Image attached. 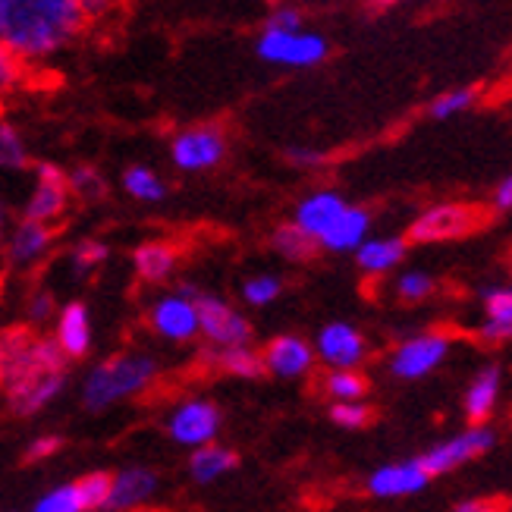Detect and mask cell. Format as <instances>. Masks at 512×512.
I'll return each mask as SVG.
<instances>
[{
	"instance_id": "cell-1",
	"label": "cell",
	"mask_w": 512,
	"mask_h": 512,
	"mask_svg": "<svg viewBox=\"0 0 512 512\" xmlns=\"http://www.w3.org/2000/svg\"><path fill=\"white\" fill-rule=\"evenodd\" d=\"M0 387L16 415H35L66 387V355L57 340L26 327L0 330Z\"/></svg>"
},
{
	"instance_id": "cell-2",
	"label": "cell",
	"mask_w": 512,
	"mask_h": 512,
	"mask_svg": "<svg viewBox=\"0 0 512 512\" xmlns=\"http://www.w3.org/2000/svg\"><path fill=\"white\" fill-rule=\"evenodd\" d=\"M76 0H0V44L16 60H48L82 32Z\"/></svg>"
},
{
	"instance_id": "cell-3",
	"label": "cell",
	"mask_w": 512,
	"mask_h": 512,
	"mask_svg": "<svg viewBox=\"0 0 512 512\" xmlns=\"http://www.w3.org/2000/svg\"><path fill=\"white\" fill-rule=\"evenodd\" d=\"M161 365L145 352H120L95 365L82 381V406L88 412H104L120 399H132L154 387Z\"/></svg>"
},
{
	"instance_id": "cell-4",
	"label": "cell",
	"mask_w": 512,
	"mask_h": 512,
	"mask_svg": "<svg viewBox=\"0 0 512 512\" xmlns=\"http://www.w3.org/2000/svg\"><path fill=\"white\" fill-rule=\"evenodd\" d=\"M198 289L192 283H180L170 293L158 296L148 308V324L167 343H189L198 337Z\"/></svg>"
},
{
	"instance_id": "cell-5",
	"label": "cell",
	"mask_w": 512,
	"mask_h": 512,
	"mask_svg": "<svg viewBox=\"0 0 512 512\" xmlns=\"http://www.w3.org/2000/svg\"><path fill=\"white\" fill-rule=\"evenodd\" d=\"M258 57L286 70H308L327 57V41L305 29H264L258 38Z\"/></svg>"
},
{
	"instance_id": "cell-6",
	"label": "cell",
	"mask_w": 512,
	"mask_h": 512,
	"mask_svg": "<svg viewBox=\"0 0 512 512\" xmlns=\"http://www.w3.org/2000/svg\"><path fill=\"white\" fill-rule=\"evenodd\" d=\"M220 425H224V415L220 409L205 396H192L176 403L167 415V434L176 447H205V443H214L220 434Z\"/></svg>"
},
{
	"instance_id": "cell-7",
	"label": "cell",
	"mask_w": 512,
	"mask_h": 512,
	"mask_svg": "<svg viewBox=\"0 0 512 512\" xmlns=\"http://www.w3.org/2000/svg\"><path fill=\"white\" fill-rule=\"evenodd\" d=\"M195 305H198V337H205L214 349L252 343V324L246 321V315L227 305L220 296L198 293Z\"/></svg>"
},
{
	"instance_id": "cell-8",
	"label": "cell",
	"mask_w": 512,
	"mask_h": 512,
	"mask_svg": "<svg viewBox=\"0 0 512 512\" xmlns=\"http://www.w3.org/2000/svg\"><path fill=\"white\" fill-rule=\"evenodd\" d=\"M481 220H484V211H478L475 205H459V202L434 205L415 217V224L409 227V239L412 242L459 239V236H469L472 230H478Z\"/></svg>"
},
{
	"instance_id": "cell-9",
	"label": "cell",
	"mask_w": 512,
	"mask_h": 512,
	"mask_svg": "<svg viewBox=\"0 0 512 512\" xmlns=\"http://www.w3.org/2000/svg\"><path fill=\"white\" fill-rule=\"evenodd\" d=\"M227 158V136L217 126H189L170 142V161L186 173H202Z\"/></svg>"
},
{
	"instance_id": "cell-10",
	"label": "cell",
	"mask_w": 512,
	"mask_h": 512,
	"mask_svg": "<svg viewBox=\"0 0 512 512\" xmlns=\"http://www.w3.org/2000/svg\"><path fill=\"white\" fill-rule=\"evenodd\" d=\"M450 355V337L443 333H418L403 340L390 355V374L399 381H421L443 365Z\"/></svg>"
},
{
	"instance_id": "cell-11",
	"label": "cell",
	"mask_w": 512,
	"mask_h": 512,
	"mask_svg": "<svg viewBox=\"0 0 512 512\" xmlns=\"http://www.w3.org/2000/svg\"><path fill=\"white\" fill-rule=\"evenodd\" d=\"M491 447H494V434L475 425L469 431H462V434H456L450 440L437 443V447H431L425 456H418V462L425 465V469L431 472V478H434V475H447V472L459 469V465L484 456Z\"/></svg>"
},
{
	"instance_id": "cell-12",
	"label": "cell",
	"mask_w": 512,
	"mask_h": 512,
	"mask_svg": "<svg viewBox=\"0 0 512 512\" xmlns=\"http://www.w3.org/2000/svg\"><path fill=\"white\" fill-rule=\"evenodd\" d=\"M368 355V343L359 327L346 321H333L318 330L315 359L327 368H359Z\"/></svg>"
},
{
	"instance_id": "cell-13",
	"label": "cell",
	"mask_w": 512,
	"mask_h": 512,
	"mask_svg": "<svg viewBox=\"0 0 512 512\" xmlns=\"http://www.w3.org/2000/svg\"><path fill=\"white\" fill-rule=\"evenodd\" d=\"M66 205H70V183H66V173L54 164H38L35 186L26 198V217L54 227L63 217Z\"/></svg>"
},
{
	"instance_id": "cell-14",
	"label": "cell",
	"mask_w": 512,
	"mask_h": 512,
	"mask_svg": "<svg viewBox=\"0 0 512 512\" xmlns=\"http://www.w3.org/2000/svg\"><path fill=\"white\" fill-rule=\"evenodd\" d=\"M51 249H54L51 224L22 217V224H16L4 239V261L13 271H32L35 264H41L51 255Z\"/></svg>"
},
{
	"instance_id": "cell-15",
	"label": "cell",
	"mask_w": 512,
	"mask_h": 512,
	"mask_svg": "<svg viewBox=\"0 0 512 512\" xmlns=\"http://www.w3.org/2000/svg\"><path fill=\"white\" fill-rule=\"evenodd\" d=\"M428 484H431V472L418 459L390 462V465H381L377 472H371L368 494L377 500H403V497L421 494Z\"/></svg>"
},
{
	"instance_id": "cell-16",
	"label": "cell",
	"mask_w": 512,
	"mask_h": 512,
	"mask_svg": "<svg viewBox=\"0 0 512 512\" xmlns=\"http://www.w3.org/2000/svg\"><path fill=\"white\" fill-rule=\"evenodd\" d=\"M264 371L280 377V381H299L311 368H315V346L308 340L296 337V333H283V337H274L267 343V349L261 352Z\"/></svg>"
},
{
	"instance_id": "cell-17",
	"label": "cell",
	"mask_w": 512,
	"mask_h": 512,
	"mask_svg": "<svg viewBox=\"0 0 512 512\" xmlns=\"http://www.w3.org/2000/svg\"><path fill=\"white\" fill-rule=\"evenodd\" d=\"M161 478L158 472L145 469V465H132V469H123L120 475L110 478V491L104 500L107 512H126V509H139L145 506L154 494H158Z\"/></svg>"
},
{
	"instance_id": "cell-18",
	"label": "cell",
	"mask_w": 512,
	"mask_h": 512,
	"mask_svg": "<svg viewBox=\"0 0 512 512\" xmlns=\"http://www.w3.org/2000/svg\"><path fill=\"white\" fill-rule=\"evenodd\" d=\"M54 340L63 349L66 359H82L92 349L95 330H92V315L82 302H70L63 305V311L57 315V327H54Z\"/></svg>"
},
{
	"instance_id": "cell-19",
	"label": "cell",
	"mask_w": 512,
	"mask_h": 512,
	"mask_svg": "<svg viewBox=\"0 0 512 512\" xmlns=\"http://www.w3.org/2000/svg\"><path fill=\"white\" fill-rule=\"evenodd\" d=\"M346 208V198L340 192H333V189H318V192H311L305 195L302 202L296 205V214H293V224L308 233L311 239H321V233L337 220V214Z\"/></svg>"
},
{
	"instance_id": "cell-20",
	"label": "cell",
	"mask_w": 512,
	"mask_h": 512,
	"mask_svg": "<svg viewBox=\"0 0 512 512\" xmlns=\"http://www.w3.org/2000/svg\"><path fill=\"white\" fill-rule=\"evenodd\" d=\"M368 230H371V214L365 208L346 205L337 214V220L321 233L318 246L327 252H355L362 246V239H368Z\"/></svg>"
},
{
	"instance_id": "cell-21",
	"label": "cell",
	"mask_w": 512,
	"mask_h": 512,
	"mask_svg": "<svg viewBox=\"0 0 512 512\" xmlns=\"http://www.w3.org/2000/svg\"><path fill=\"white\" fill-rule=\"evenodd\" d=\"M406 258V239L399 236H377V239H362V246L355 249V261L365 274L381 277L396 271Z\"/></svg>"
},
{
	"instance_id": "cell-22",
	"label": "cell",
	"mask_w": 512,
	"mask_h": 512,
	"mask_svg": "<svg viewBox=\"0 0 512 512\" xmlns=\"http://www.w3.org/2000/svg\"><path fill=\"white\" fill-rule=\"evenodd\" d=\"M176 264H180V252L170 242H142L132 255V267H136V274L145 280V283H164L176 274Z\"/></svg>"
},
{
	"instance_id": "cell-23",
	"label": "cell",
	"mask_w": 512,
	"mask_h": 512,
	"mask_svg": "<svg viewBox=\"0 0 512 512\" xmlns=\"http://www.w3.org/2000/svg\"><path fill=\"white\" fill-rule=\"evenodd\" d=\"M233 469H236V453L227 447H217V440L205 443V447H195L189 456V478L195 484H214Z\"/></svg>"
},
{
	"instance_id": "cell-24",
	"label": "cell",
	"mask_w": 512,
	"mask_h": 512,
	"mask_svg": "<svg viewBox=\"0 0 512 512\" xmlns=\"http://www.w3.org/2000/svg\"><path fill=\"white\" fill-rule=\"evenodd\" d=\"M500 396V371L491 365L478 371V377L472 381V387L465 390V415H469L472 425H481L484 418H491L494 406Z\"/></svg>"
},
{
	"instance_id": "cell-25",
	"label": "cell",
	"mask_w": 512,
	"mask_h": 512,
	"mask_svg": "<svg viewBox=\"0 0 512 512\" xmlns=\"http://www.w3.org/2000/svg\"><path fill=\"white\" fill-rule=\"evenodd\" d=\"M123 192L129 198H136V202H145V205H158L164 202V195H167V186L158 173H154L151 167H129L123 170Z\"/></svg>"
},
{
	"instance_id": "cell-26",
	"label": "cell",
	"mask_w": 512,
	"mask_h": 512,
	"mask_svg": "<svg viewBox=\"0 0 512 512\" xmlns=\"http://www.w3.org/2000/svg\"><path fill=\"white\" fill-rule=\"evenodd\" d=\"M217 362L230 377H239V381H255V377L264 374V362H261V352H255L249 343L242 346H227V349H217Z\"/></svg>"
},
{
	"instance_id": "cell-27",
	"label": "cell",
	"mask_w": 512,
	"mask_h": 512,
	"mask_svg": "<svg viewBox=\"0 0 512 512\" xmlns=\"http://www.w3.org/2000/svg\"><path fill=\"white\" fill-rule=\"evenodd\" d=\"M32 509L35 512H88V500H85L82 484L73 481V484H60L54 491L41 494Z\"/></svg>"
},
{
	"instance_id": "cell-28",
	"label": "cell",
	"mask_w": 512,
	"mask_h": 512,
	"mask_svg": "<svg viewBox=\"0 0 512 512\" xmlns=\"http://www.w3.org/2000/svg\"><path fill=\"white\" fill-rule=\"evenodd\" d=\"M271 246H274L277 255L286 258V261H305V258H311V252H315L318 242L311 239L308 233H302L296 224H286V227H280V230L274 233Z\"/></svg>"
},
{
	"instance_id": "cell-29",
	"label": "cell",
	"mask_w": 512,
	"mask_h": 512,
	"mask_svg": "<svg viewBox=\"0 0 512 512\" xmlns=\"http://www.w3.org/2000/svg\"><path fill=\"white\" fill-rule=\"evenodd\" d=\"M324 390H327V396L333 399V403H346V399H362L368 384L355 368H330Z\"/></svg>"
},
{
	"instance_id": "cell-30",
	"label": "cell",
	"mask_w": 512,
	"mask_h": 512,
	"mask_svg": "<svg viewBox=\"0 0 512 512\" xmlns=\"http://www.w3.org/2000/svg\"><path fill=\"white\" fill-rule=\"evenodd\" d=\"M29 167V148H26V139H22V132L0 120V170H26Z\"/></svg>"
},
{
	"instance_id": "cell-31",
	"label": "cell",
	"mask_w": 512,
	"mask_h": 512,
	"mask_svg": "<svg viewBox=\"0 0 512 512\" xmlns=\"http://www.w3.org/2000/svg\"><path fill=\"white\" fill-rule=\"evenodd\" d=\"M66 183H70V192L76 198H82V202H98V198L107 192L104 176L95 167H88V164H82V167L66 173Z\"/></svg>"
},
{
	"instance_id": "cell-32",
	"label": "cell",
	"mask_w": 512,
	"mask_h": 512,
	"mask_svg": "<svg viewBox=\"0 0 512 512\" xmlns=\"http://www.w3.org/2000/svg\"><path fill=\"white\" fill-rule=\"evenodd\" d=\"M104 261H107V246L101 239H82L70 252V264L79 277H92Z\"/></svg>"
},
{
	"instance_id": "cell-33",
	"label": "cell",
	"mask_w": 512,
	"mask_h": 512,
	"mask_svg": "<svg viewBox=\"0 0 512 512\" xmlns=\"http://www.w3.org/2000/svg\"><path fill=\"white\" fill-rule=\"evenodd\" d=\"M280 293H283V280L277 274H255L242 283V299H246V305H255V308L271 305Z\"/></svg>"
},
{
	"instance_id": "cell-34",
	"label": "cell",
	"mask_w": 512,
	"mask_h": 512,
	"mask_svg": "<svg viewBox=\"0 0 512 512\" xmlns=\"http://www.w3.org/2000/svg\"><path fill=\"white\" fill-rule=\"evenodd\" d=\"M330 421L340 425L346 431H359L371 421V409L362 403V399H346V403H333L330 406Z\"/></svg>"
},
{
	"instance_id": "cell-35",
	"label": "cell",
	"mask_w": 512,
	"mask_h": 512,
	"mask_svg": "<svg viewBox=\"0 0 512 512\" xmlns=\"http://www.w3.org/2000/svg\"><path fill=\"white\" fill-rule=\"evenodd\" d=\"M434 293V277L425 271H406L396 277V296L403 302H421Z\"/></svg>"
},
{
	"instance_id": "cell-36",
	"label": "cell",
	"mask_w": 512,
	"mask_h": 512,
	"mask_svg": "<svg viewBox=\"0 0 512 512\" xmlns=\"http://www.w3.org/2000/svg\"><path fill=\"white\" fill-rule=\"evenodd\" d=\"M475 104V92L472 88H456V92H447L440 95L434 104H431V117L434 120H453L459 114H465Z\"/></svg>"
},
{
	"instance_id": "cell-37",
	"label": "cell",
	"mask_w": 512,
	"mask_h": 512,
	"mask_svg": "<svg viewBox=\"0 0 512 512\" xmlns=\"http://www.w3.org/2000/svg\"><path fill=\"white\" fill-rule=\"evenodd\" d=\"M26 318L35 327L48 324L54 318V293H48V289H35V293L29 296V302H26Z\"/></svg>"
},
{
	"instance_id": "cell-38",
	"label": "cell",
	"mask_w": 512,
	"mask_h": 512,
	"mask_svg": "<svg viewBox=\"0 0 512 512\" xmlns=\"http://www.w3.org/2000/svg\"><path fill=\"white\" fill-rule=\"evenodd\" d=\"M82 491H85V500H88V509H104V500H107V491H110V475L104 472H92L79 478Z\"/></svg>"
},
{
	"instance_id": "cell-39",
	"label": "cell",
	"mask_w": 512,
	"mask_h": 512,
	"mask_svg": "<svg viewBox=\"0 0 512 512\" xmlns=\"http://www.w3.org/2000/svg\"><path fill=\"white\" fill-rule=\"evenodd\" d=\"M264 29H302V10L296 4H280L267 13Z\"/></svg>"
},
{
	"instance_id": "cell-40",
	"label": "cell",
	"mask_w": 512,
	"mask_h": 512,
	"mask_svg": "<svg viewBox=\"0 0 512 512\" xmlns=\"http://www.w3.org/2000/svg\"><path fill=\"white\" fill-rule=\"evenodd\" d=\"M19 79V60L0 44V98H4Z\"/></svg>"
},
{
	"instance_id": "cell-41",
	"label": "cell",
	"mask_w": 512,
	"mask_h": 512,
	"mask_svg": "<svg viewBox=\"0 0 512 512\" xmlns=\"http://www.w3.org/2000/svg\"><path fill=\"white\" fill-rule=\"evenodd\" d=\"M60 450V437H51V434H44V437H35L29 447H26V459L38 462V459H48L51 453Z\"/></svg>"
},
{
	"instance_id": "cell-42",
	"label": "cell",
	"mask_w": 512,
	"mask_h": 512,
	"mask_svg": "<svg viewBox=\"0 0 512 512\" xmlns=\"http://www.w3.org/2000/svg\"><path fill=\"white\" fill-rule=\"evenodd\" d=\"M286 158L293 161L296 167H321L324 164V154L321 151H311V148H289Z\"/></svg>"
},
{
	"instance_id": "cell-43",
	"label": "cell",
	"mask_w": 512,
	"mask_h": 512,
	"mask_svg": "<svg viewBox=\"0 0 512 512\" xmlns=\"http://www.w3.org/2000/svg\"><path fill=\"white\" fill-rule=\"evenodd\" d=\"M76 4H79L82 16L88 19V16H104L110 7L117 4V0H76Z\"/></svg>"
},
{
	"instance_id": "cell-44",
	"label": "cell",
	"mask_w": 512,
	"mask_h": 512,
	"mask_svg": "<svg viewBox=\"0 0 512 512\" xmlns=\"http://www.w3.org/2000/svg\"><path fill=\"white\" fill-rule=\"evenodd\" d=\"M494 208H500V211H509L512 208V173L494 189Z\"/></svg>"
},
{
	"instance_id": "cell-45",
	"label": "cell",
	"mask_w": 512,
	"mask_h": 512,
	"mask_svg": "<svg viewBox=\"0 0 512 512\" xmlns=\"http://www.w3.org/2000/svg\"><path fill=\"white\" fill-rule=\"evenodd\" d=\"M484 509H491V503L487 500H465L456 506V512H484Z\"/></svg>"
},
{
	"instance_id": "cell-46",
	"label": "cell",
	"mask_w": 512,
	"mask_h": 512,
	"mask_svg": "<svg viewBox=\"0 0 512 512\" xmlns=\"http://www.w3.org/2000/svg\"><path fill=\"white\" fill-rule=\"evenodd\" d=\"M497 340H512V321H506L503 327H497L491 333V343H497Z\"/></svg>"
},
{
	"instance_id": "cell-47",
	"label": "cell",
	"mask_w": 512,
	"mask_h": 512,
	"mask_svg": "<svg viewBox=\"0 0 512 512\" xmlns=\"http://www.w3.org/2000/svg\"><path fill=\"white\" fill-rule=\"evenodd\" d=\"M7 233V205H4V198H0V239H4Z\"/></svg>"
},
{
	"instance_id": "cell-48",
	"label": "cell",
	"mask_w": 512,
	"mask_h": 512,
	"mask_svg": "<svg viewBox=\"0 0 512 512\" xmlns=\"http://www.w3.org/2000/svg\"><path fill=\"white\" fill-rule=\"evenodd\" d=\"M299 4H311V0H299Z\"/></svg>"
},
{
	"instance_id": "cell-49",
	"label": "cell",
	"mask_w": 512,
	"mask_h": 512,
	"mask_svg": "<svg viewBox=\"0 0 512 512\" xmlns=\"http://www.w3.org/2000/svg\"><path fill=\"white\" fill-rule=\"evenodd\" d=\"M384 4H393V0H384Z\"/></svg>"
}]
</instances>
